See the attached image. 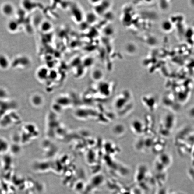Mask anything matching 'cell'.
Wrapping results in <instances>:
<instances>
[{
    "label": "cell",
    "mask_w": 194,
    "mask_h": 194,
    "mask_svg": "<svg viewBox=\"0 0 194 194\" xmlns=\"http://www.w3.org/2000/svg\"><path fill=\"white\" fill-rule=\"evenodd\" d=\"M142 102L150 111H155L157 106V99L153 95H147L142 97Z\"/></svg>",
    "instance_id": "obj_1"
},
{
    "label": "cell",
    "mask_w": 194,
    "mask_h": 194,
    "mask_svg": "<svg viewBox=\"0 0 194 194\" xmlns=\"http://www.w3.org/2000/svg\"><path fill=\"white\" fill-rule=\"evenodd\" d=\"M1 11L2 14L7 17H11L14 15L16 10L13 4L10 2H5L2 5Z\"/></svg>",
    "instance_id": "obj_2"
},
{
    "label": "cell",
    "mask_w": 194,
    "mask_h": 194,
    "mask_svg": "<svg viewBox=\"0 0 194 194\" xmlns=\"http://www.w3.org/2000/svg\"><path fill=\"white\" fill-rule=\"evenodd\" d=\"M132 131L135 134L140 135L143 133L144 125L140 120L136 119L132 122L131 125Z\"/></svg>",
    "instance_id": "obj_3"
},
{
    "label": "cell",
    "mask_w": 194,
    "mask_h": 194,
    "mask_svg": "<svg viewBox=\"0 0 194 194\" xmlns=\"http://www.w3.org/2000/svg\"><path fill=\"white\" fill-rule=\"evenodd\" d=\"M7 28L10 33H15L20 28V23L17 19H12L8 22Z\"/></svg>",
    "instance_id": "obj_4"
},
{
    "label": "cell",
    "mask_w": 194,
    "mask_h": 194,
    "mask_svg": "<svg viewBox=\"0 0 194 194\" xmlns=\"http://www.w3.org/2000/svg\"><path fill=\"white\" fill-rule=\"evenodd\" d=\"M11 61L7 55L0 54V69L6 70L11 65Z\"/></svg>",
    "instance_id": "obj_5"
},
{
    "label": "cell",
    "mask_w": 194,
    "mask_h": 194,
    "mask_svg": "<svg viewBox=\"0 0 194 194\" xmlns=\"http://www.w3.org/2000/svg\"><path fill=\"white\" fill-rule=\"evenodd\" d=\"M21 5L22 9L26 12L33 10L35 8V4L30 1H23L22 2Z\"/></svg>",
    "instance_id": "obj_6"
},
{
    "label": "cell",
    "mask_w": 194,
    "mask_h": 194,
    "mask_svg": "<svg viewBox=\"0 0 194 194\" xmlns=\"http://www.w3.org/2000/svg\"><path fill=\"white\" fill-rule=\"evenodd\" d=\"M52 24L51 22L47 21H43L40 26L41 31L44 33L50 31L52 29Z\"/></svg>",
    "instance_id": "obj_7"
},
{
    "label": "cell",
    "mask_w": 194,
    "mask_h": 194,
    "mask_svg": "<svg viewBox=\"0 0 194 194\" xmlns=\"http://www.w3.org/2000/svg\"><path fill=\"white\" fill-rule=\"evenodd\" d=\"M86 19L88 23L92 24L95 23L96 19H97V18H96V16L94 14L89 13L87 15Z\"/></svg>",
    "instance_id": "obj_8"
},
{
    "label": "cell",
    "mask_w": 194,
    "mask_h": 194,
    "mask_svg": "<svg viewBox=\"0 0 194 194\" xmlns=\"http://www.w3.org/2000/svg\"><path fill=\"white\" fill-rule=\"evenodd\" d=\"M93 60L91 58H87L83 61L84 66L90 67L93 65Z\"/></svg>",
    "instance_id": "obj_9"
},
{
    "label": "cell",
    "mask_w": 194,
    "mask_h": 194,
    "mask_svg": "<svg viewBox=\"0 0 194 194\" xmlns=\"http://www.w3.org/2000/svg\"><path fill=\"white\" fill-rule=\"evenodd\" d=\"M163 27L164 29L168 30L171 28V25L168 22H165L163 24Z\"/></svg>",
    "instance_id": "obj_10"
}]
</instances>
